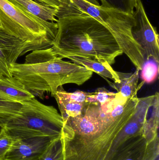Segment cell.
Returning a JSON list of instances; mask_svg holds the SVG:
<instances>
[{
    "instance_id": "20",
    "label": "cell",
    "mask_w": 159,
    "mask_h": 160,
    "mask_svg": "<svg viewBox=\"0 0 159 160\" xmlns=\"http://www.w3.org/2000/svg\"><path fill=\"white\" fill-rule=\"evenodd\" d=\"M15 138L2 128L0 132V160H4L10 150Z\"/></svg>"
},
{
    "instance_id": "18",
    "label": "cell",
    "mask_w": 159,
    "mask_h": 160,
    "mask_svg": "<svg viewBox=\"0 0 159 160\" xmlns=\"http://www.w3.org/2000/svg\"><path fill=\"white\" fill-rule=\"evenodd\" d=\"M141 71V78L143 81L147 83H151L158 77L159 65L151 59L145 61Z\"/></svg>"
},
{
    "instance_id": "4",
    "label": "cell",
    "mask_w": 159,
    "mask_h": 160,
    "mask_svg": "<svg viewBox=\"0 0 159 160\" xmlns=\"http://www.w3.org/2000/svg\"><path fill=\"white\" fill-rule=\"evenodd\" d=\"M0 27L34 51L52 48L58 31L57 22L41 19L8 0H0Z\"/></svg>"
},
{
    "instance_id": "15",
    "label": "cell",
    "mask_w": 159,
    "mask_h": 160,
    "mask_svg": "<svg viewBox=\"0 0 159 160\" xmlns=\"http://www.w3.org/2000/svg\"><path fill=\"white\" fill-rule=\"evenodd\" d=\"M101 6L133 15L137 0H99Z\"/></svg>"
},
{
    "instance_id": "11",
    "label": "cell",
    "mask_w": 159,
    "mask_h": 160,
    "mask_svg": "<svg viewBox=\"0 0 159 160\" xmlns=\"http://www.w3.org/2000/svg\"><path fill=\"white\" fill-rule=\"evenodd\" d=\"M66 58L75 63L82 66L88 70L97 73L104 79H109L115 82H120L118 72L115 71L108 63L101 62L91 58L81 56H71Z\"/></svg>"
},
{
    "instance_id": "23",
    "label": "cell",
    "mask_w": 159,
    "mask_h": 160,
    "mask_svg": "<svg viewBox=\"0 0 159 160\" xmlns=\"http://www.w3.org/2000/svg\"><path fill=\"white\" fill-rule=\"evenodd\" d=\"M2 127H1V126H0V132H1V130H2Z\"/></svg>"
},
{
    "instance_id": "22",
    "label": "cell",
    "mask_w": 159,
    "mask_h": 160,
    "mask_svg": "<svg viewBox=\"0 0 159 160\" xmlns=\"http://www.w3.org/2000/svg\"><path fill=\"white\" fill-rule=\"evenodd\" d=\"M37 2L46 5L48 6V1L47 0H33Z\"/></svg>"
},
{
    "instance_id": "13",
    "label": "cell",
    "mask_w": 159,
    "mask_h": 160,
    "mask_svg": "<svg viewBox=\"0 0 159 160\" xmlns=\"http://www.w3.org/2000/svg\"><path fill=\"white\" fill-rule=\"evenodd\" d=\"M58 103L63 122L68 118L85 113L89 104L77 103L67 100L57 95L53 96Z\"/></svg>"
},
{
    "instance_id": "17",
    "label": "cell",
    "mask_w": 159,
    "mask_h": 160,
    "mask_svg": "<svg viewBox=\"0 0 159 160\" xmlns=\"http://www.w3.org/2000/svg\"><path fill=\"white\" fill-rule=\"evenodd\" d=\"M60 137L53 139L50 142L39 160H62Z\"/></svg>"
},
{
    "instance_id": "7",
    "label": "cell",
    "mask_w": 159,
    "mask_h": 160,
    "mask_svg": "<svg viewBox=\"0 0 159 160\" xmlns=\"http://www.w3.org/2000/svg\"><path fill=\"white\" fill-rule=\"evenodd\" d=\"M33 49L24 41L7 33L0 27V75L12 77L9 68L19 57Z\"/></svg>"
},
{
    "instance_id": "14",
    "label": "cell",
    "mask_w": 159,
    "mask_h": 160,
    "mask_svg": "<svg viewBox=\"0 0 159 160\" xmlns=\"http://www.w3.org/2000/svg\"><path fill=\"white\" fill-rule=\"evenodd\" d=\"M118 93L109 91L105 88H97L94 92H89L86 102L89 104L102 106L115 98Z\"/></svg>"
},
{
    "instance_id": "6",
    "label": "cell",
    "mask_w": 159,
    "mask_h": 160,
    "mask_svg": "<svg viewBox=\"0 0 159 160\" xmlns=\"http://www.w3.org/2000/svg\"><path fill=\"white\" fill-rule=\"evenodd\" d=\"M158 156V137L143 135L125 144L113 160H156Z\"/></svg>"
},
{
    "instance_id": "10",
    "label": "cell",
    "mask_w": 159,
    "mask_h": 160,
    "mask_svg": "<svg viewBox=\"0 0 159 160\" xmlns=\"http://www.w3.org/2000/svg\"><path fill=\"white\" fill-rule=\"evenodd\" d=\"M140 70L136 69L133 73H124L119 72L120 82H111L107 79H105L109 85L115 89L117 93H119L123 98L126 99L133 98H137V93L145 82L142 81L138 85Z\"/></svg>"
},
{
    "instance_id": "3",
    "label": "cell",
    "mask_w": 159,
    "mask_h": 160,
    "mask_svg": "<svg viewBox=\"0 0 159 160\" xmlns=\"http://www.w3.org/2000/svg\"><path fill=\"white\" fill-rule=\"evenodd\" d=\"M21 103L19 112L1 125L10 135L15 139L61 137L64 124L55 107L35 98Z\"/></svg>"
},
{
    "instance_id": "5",
    "label": "cell",
    "mask_w": 159,
    "mask_h": 160,
    "mask_svg": "<svg viewBox=\"0 0 159 160\" xmlns=\"http://www.w3.org/2000/svg\"><path fill=\"white\" fill-rule=\"evenodd\" d=\"M133 37L143 52L145 62L153 60L159 65V34L150 22L141 0H137L133 15Z\"/></svg>"
},
{
    "instance_id": "8",
    "label": "cell",
    "mask_w": 159,
    "mask_h": 160,
    "mask_svg": "<svg viewBox=\"0 0 159 160\" xmlns=\"http://www.w3.org/2000/svg\"><path fill=\"white\" fill-rule=\"evenodd\" d=\"M53 139L46 137L15 138L14 143L4 160H39L49 144Z\"/></svg>"
},
{
    "instance_id": "21",
    "label": "cell",
    "mask_w": 159,
    "mask_h": 160,
    "mask_svg": "<svg viewBox=\"0 0 159 160\" xmlns=\"http://www.w3.org/2000/svg\"><path fill=\"white\" fill-rule=\"evenodd\" d=\"M85 1L90 3L93 5L97 6H99L101 5V4H100L99 0H85Z\"/></svg>"
},
{
    "instance_id": "16",
    "label": "cell",
    "mask_w": 159,
    "mask_h": 160,
    "mask_svg": "<svg viewBox=\"0 0 159 160\" xmlns=\"http://www.w3.org/2000/svg\"><path fill=\"white\" fill-rule=\"evenodd\" d=\"M21 106V103L0 99V126L7 120L16 114Z\"/></svg>"
},
{
    "instance_id": "12",
    "label": "cell",
    "mask_w": 159,
    "mask_h": 160,
    "mask_svg": "<svg viewBox=\"0 0 159 160\" xmlns=\"http://www.w3.org/2000/svg\"><path fill=\"white\" fill-rule=\"evenodd\" d=\"M25 11L46 21L57 22L58 9L33 0H8Z\"/></svg>"
},
{
    "instance_id": "19",
    "label": "cell",
    "mask_w": 159,
    "mask_h": 160,
    "mask_svg": "<svg viewBox=\"0 0 159 160\" xmlns=\"http://www.w3.org/2000/svg\"><path fill=\"white\" fill-rule=\"evenodd\" d=\"M88 94L89 92L81 90H77L73 93H69L65 91L62 86H60L58 88L55 95H58L69 101L82 104H88L86 102V99Z\"/></svg>"
},
{
    "instance_id": "2",
    "label": "cell",
    "mask_w": 159,
    "mask_h": 160,
    "mask_svg": "<svg viewBox=\"0 0 159 160\" xmlns=\"http://www.w3.org/2000/svg\"><path fill=\"white\" fill-rule=\"evenodd\" d=\"M9 70L12 77L28 91L42 99L45 92L53 97L63 85H81L93 73L80 65L63 61L52 48L33 51L26 56L23 63H15Z\"/></svg>"
},
{
    "instance_id": "1",
    "label": "cell",
    "mask_w": 159,
    "mask_h": 160,
    "mask_svg": "<svg viewBox=\"0 0 159 160\" xmlns=\"http://www.w3.org/2000/svg\"><path fill=\"white\" fill-rule=\"evenodd\" d=\"M56 22L58 31L52 48L62 59L81 56L111 66L123 54L109 29L91 16L69 15L59 18Z\"/></svg>"
},
{
    "instance_id": "9",
    "label": "cell",
    "mask_w": 159,
    "mask_h": 160,
    "mask_svg": "<svg viewBox=\"0 0 159 160\" xmlns=\"http://www.w3.org/2000/svg\"><path fill=\"white\" fill-rule=\"evenodd\" d=\"M35 98L14 77L0 75V99L21 103Z\"/></svg>"
}]
</instances>
